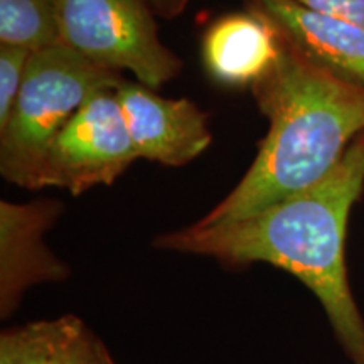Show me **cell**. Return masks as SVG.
Returning a JSON list of instances; mask_svg holds the SVG:
<instances>
[{
  "mask_svg": "<svg viewBox=\"0 0 364 364\" xmlns=\"http://www.w3.org/2000/svg\"><path fill=\"white\" fill-rule=\"evenodd\" d=\"M364 189V134L311 188L225 223H194L157 236L154 247L215 258L228 268L268 263L289 272L318 299L341 346L364 364V321L346 267L351 209Z\"/></svg>",
  "mask_w": 364,
  "mask_h": 364,
  "instance_id": "cell-1",
  "label": "cell"
},
{
  "mask_svg": "<svg viewBox=\"0 0 364 364\" xmlns=\"http://www.w3.org/2000/svg\"><path fill=\"white\" fill-rule=\"evenodd\" d=\"M252 91L270 129L243 179L199 220L206 225L250 216L317 184L364 134V88L314 66L284 41Z\"/></svg>",
  "mask_w": 364,
  "mask_h": 364,
  "instance_id": "cell-2",
  "label": "cell"
},
{
  "mask_svg": "<svg viewBox=\"0 0 364 364\" xmlns=\"http://www.w3.org/2000/svg\"><path fill=\"white\" fill-rule=\"evenodd\" d=\"M122 73L105 70L54 44L31 54L19 98L0 129V174L19 188H49L48 150L54 136L91 97L117 91Z\"/></svg>",
  "mask_w": 364,
  "mask_h": 364,
  "instance_id": "cell-3",
  "label": "cell"
},
{
  "mask_svg": "<svg viewBox=\"0 0 364 364\" xmlns=\"http://www.w3.org/2000/svg\"><path fill=\"white\" fill-rule=\"evenodd\" d=\"M59 44L105 70L130 71L156 90L182 61L159 38L150 0H54Z\"/></svg>",
  "mask_w": 364,
  "mask_h": 364,
  "instance_id": "cell-4",
  "label": "cell"
},
{
  "mask_svg": "<svg viewBox=\"0 0 364 364\" xmlns=\"http://www.w3.org/2000/svg\"><path fill=\"white\" fill-rule=\"evenodd\" d=\"M136 159L115 91H102L54 136L48 150L49 188L80 196L97 186H112Z\"/></svg>",
  "mask_w": 364,
  "mask_h": 364,
  "instance_id": "cell-5",
  "label": "cell"
},
{
  "mask_svg": "<svg viewBox=\"0 0 364 364\" xmlns=\"http://www.w3.org/2000/svg\"><path fill=\"white\" fill-rule=\"evenodd\" d=\"M139 159L181 167L209 147L208 115L186 98H164L142 83L127 81L115 91Z\"/></svg>",
  "mask_w": 364,
  "mask_h": 364,
  "instance_id": "cell-6",
  "label": "cell"
},
{
  "mask_svg": "<svg viewBox=\"0 0 364 364\" xmlns=\"http://www.w3.org/2000/svg\"><path fill=\"white\" fill-rule=\"evenodd\" d=\"M245 6L314 66L364 88V27L314 12L295 0H245Z\"/></svg>",
  "mask_w": 364,
  "mask_h": 364,
  "instance_id": "cell-7",
  "label": "cell"
},
{
  "mask_svg": "<svg viewBox=\"0 0 364 364\" xmlns=\"http://www.w3.org/2000/svg\"><path fill=\"white\" fill-rule=\"evenodd\" d=\"M63 213L51 199L16 204L0 201V295L2 314H11L27 287L58 282L68 268L43 243L46 230Z\"/></svg>",
  "mask_w": 364,
  "mask_h": 364,
  "instance_id": "cell-8",
  "label": "cell"
},
{
  "mask_svg": "<svg viewBox=\"0 0 364 364\" xmlns=\"http://www.w3.org/2000/svg\"><path fill=\"white\" fill-rule=\"evenodd\" d=\"M280 51L277 31L250 11L213 22L203 39V61L209 76L236 88H252L275 65Z\"/></svg>",
  "mask_w": 364,
  "mask_h": 364,
  "instance_id": "cell-9",
  "label": "cell"
},
{
  "mask_svg": "<svg viewBox=\"0 0 364 364\" xmlns=\"http://www.w3.org/2000/svg\"><path fill=\"white\" fill-rule=\"evenodd\" d=\"M0 364H113V359L81 318L65 316L4 332Z\"/></svg>",
  "mask_w": 364,
  "mask_h": 364,
  "instance_id": "cell-10",
  "label": "cell"
},
{
  "mask_svg": "<svg viewBox=\"0 0 364 364\" xmlns=\"http://www.w3.org/2000/svg\"><path fill=\"white\" fill-rule=\"evenodd\" d=\"M0 44L29 51L59 44L54 0H0Z\"/></svg>",
  "mask_w": 364,
  "mask_h": 364,
  "instance_id": "cell-11",
  "label": "cell"
},
{
  "mask_svg": "<svg viewBox=\"0 0 364 364\" xmlns=\"http://www.w3.org/2000/svg\"><path fill=\"white\" fill-rule=\"evenodd\" d=\"M31 54L19 46L0 44V129L6 127L19 98Z\"/></svg>",
  "mask_w": 364,
  "mask_h": 364,
  "instance_id": "cell-12",
  "label": "cell"
},
{
  "mask_svg": "<svg viewBox=\"0 0 364 364\" xmlns=\"http://www.w3.org/2000/svg\"><path fill=\"white\" fill-rule=\"evenodd\" d=\"M314 12L364 27V0H295Z\"/></svg>",
  "mask_w": 364,
  "mask_h": 364,
  "instance_id": "cell-13",
  "label": "cell"
},
{
  "mask_svg": "<svg viewBox=\"0 0 364 364\" xmlns=\"http://www.w3.org/2000/svg\"><path fill=\"white\" fill-rule=\"evenodd\" d=\"M152 2L154 12L157 16L166 17V19H172V17L181 16L182 12L188 7L189 0H150Z\"/></svg>",
  "mask_w": 364,
  "mask_h": 364,
  "instance_id": "cell-14",
  "label": "cell"
}]
</instances>
